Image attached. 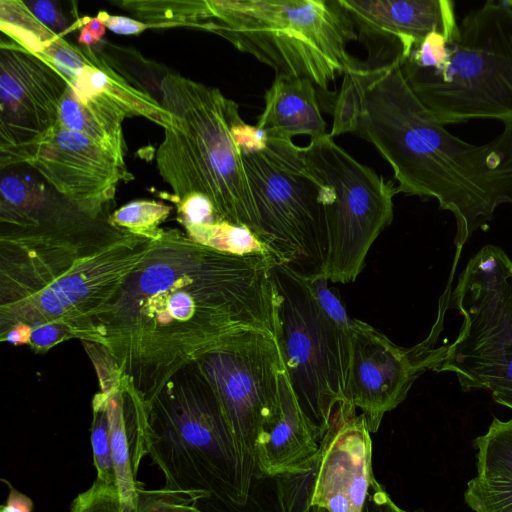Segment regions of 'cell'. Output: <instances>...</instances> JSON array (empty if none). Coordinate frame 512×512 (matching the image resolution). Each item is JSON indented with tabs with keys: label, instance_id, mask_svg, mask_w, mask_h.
I'll use <instances>...</instances> for the list:
<instances>
[{
	"label": "cell",
	"instance_id": "3957f363",
	"mask_svg": "<svg viewBox=\"0 0 512 512\" xmlns=\"http://www.w3.org/2000/svg\"><path fill=\"white\" fill-rule=\"evenodd\" d=\"M390 164L398 193L435 199L456 222L455 258L496 209L512 206V125L485 144L450 133L394 64L365 94L356 132Z\"/></svg>",
	"mask_w": 512,
	"mask_h": 512
},
{
	"label": "cell",
	"instance_id": "cb8c5ba5",
	"mask_svg": "<svg viewBox=\"0 0 512 512\" xmlns=\"http://www.w3.org/2000/svg\"><path fill=\"white\" fill-rule=\"evenodd\" d=\"M477 476L512 481V419L494 418L485 434L474 440Z\"/></svg>",
	"mask_w": 512,
	"mask_h": 512
},
{
	"label": "cell",
	"instance_id": "f1b7e54d",
	"mask_svg": "<svg viewBox=\"0 0 512 512\" xmlns=\"http://www.w3.org/2000/svg\"><path fill=\"white\" fill-rule=\"evenodd\" d=\"M200 498L166 488H142L134 512H201L197 507Z\"/></svg>",
	"mask_w": 512,
	"mask_h": 512
},
{
	"label": "cell",
	"instance_id": "d6986e66",
	"mask_svg": "<svg viewBox=\"0 0 512 512\" xmlns=\"http://www.w3.org/2000/svg\"><path fill=\"white\" fill-rule=\"evenodd\" d=\"M279 391L280 416L255 454L259 475L270 478L305 465L318 453L322 439L301 410L286 370L279 375Z\"/></svg>",
	"mask_w": 512,
	"mask_h": 512
},
{
	"label": "cell",
	"instance_id": "484cf974",
	"mask_svg": "<svg viewBox=\"0 0 512 512\" xmlns=\"http://www.w3.org/2000/svg\"><path fill=\"white\" fill-rule=\"evenodd\" d=\"M171 207L155 200H135L112 211L110 219L116 226L132 233L156 239Z\"/></svg>",
	"mask_w": 512,
	"mask_h": 512
},
{
	"label": "cell",
	"instance_id": "ffe728a7",
	"mask_svg": "<svg viewBox=\"0 0 512 512\" xmlns=\"http://www.w3.org/2000/svg\"><path fill=\"white\" fill-rule=\"evenodd\" d=\"M265 107L256 126L268 139L292 142L296 135L316 139L327 134L315 85L309 79L276 75L264 95Z\"/></svg>",
	"mask_w": 512,
	"mask_h": 512
},
{
	"label": "cell",
	"instance_id": "8992f818",
	"mask_svg": "<svg viewBox=\"0 0 512 512\" xmlns=\"http://www.w3.org/2000/svg\"><path fill=\"white\" fill-rule=\"evenodd\" d=\"M188 27L221 36L277 75L306 78L325 91L337 76L364 65L348 53L358 35L340 0L191 1Z\"/></svg>",
	"mask_w": 512,
	"mask_h": 512
},
{
	"label": "cell",
	"instance_id": "2e32d148",
	"mask_svg": "<svg viewBox=\"0 0 512 512\" xmlns=\"http://www.w3.org/2000/svg\"><path fill=\"white\" fill-rule=\"evenodd\" d=\"M28 167L58 193L95 212L111 210L117 185L134 178L125 162L60 125Z\"/></svg>",
	"mask_w": 512,
	"mask_h": 512
},
{
	"label": "cell",
	"instance_id": "d590c367",
	"mask_svg": "<svg viewBox=\"0 0 512 512\" xmlns=\"http://www.w3.org/2000/svg\"><path fill=\"white\" fill-rule=\"evenodd\" d=\"M392 499L385 489L375 480L370 489L363 512H390ZM309 512H328L319 507H312Z\"/></svg>",
	"mask_w": 512,
	"mask_h": 512
},
{
	"label": "cell",
	"instance_id": "d4e9b609",
	"mask_svg": "<svg viewBox=\"0 0 512 512\" xmlns=\"http://www.w3.org/2000/svg\"><path fill=\"white\" fill-rule=\"evenodd\" d=\"M187 236L199 244L229 255L271 256L250 229L226 221L199 228Z\"/></svg>",
	"mask_w": 512,
	"mask_h": 512
},
{
	"label": "cell",
	"instance_id": "7a4b0ae2",
	"mask_svg": "<svg viewBox=\"0 0 512 512\" xmlns=\"http://www.w3.org/2000/svg\"><path fill=\"white\" fill-rule=\"evenodd\" d=\"M0 186V340L39 329L84 340L149 253L153 240L113 224L111 210L77 205L35 171L5 169Z\"/></svg>",
	"mask_w": 512,
	"mask_h": 512
},
{
	"label": "cell",
	"instance_id": "8fae6325",
	"mask_svg": "<svg viewBox=\"0 0 512 512\" xmlns=\"http://www.w3.org/2000/svg\"><path fill=\"white\" fill-rule=\"evenodd\" d=\"M301 155L322 189L328 234L324 276L351 283L364 268L370 247L393 220L397 186L358 162L329 133L311 139L301 147Z\"/></svg>",
	"mask_w": 512,
	"mask_h": 512
},
{
	"label": "cell",
	"instance_id": "d6a6232c",
	"mask_svg": "<svg viewBox=\"0 0 512 512\" xmlns=\"http://www.w3.org/2000/svg\"><path fill=\"white\" fill-rule=\"evenodd\" d=\"M232 133L242 155L260 152L267 147L266 133L257 126L245 123L242 119L235 123Z\"/></svg>",
	"mask_w": 512,
	"mask_h": 512
},
{
	"label": "cell",
	"instance_id": "9a60e30c",
	"mask_svg": "<svg viewBox=\"0 0 512 512\" xmlns=\"http://www.w3.org/2000/svg\"><path fill=\"white\" fill-rule=\"evenodd\" d=\"M356 411L348 401L333 411L316 456L311 508L363 512L375 478L371 433Z\"/></svg>",
	"mask_w": 512,
	"mask_h": 512
},
{
	"label": "cell",
	"instance_id": "ba28073f",
	"mask_svg": "<svg viewBox=\"0 0 512 512\" xmlns=\"http://www.w3.org/2000/svg\"><path fill=\"white\" fill-rule=\"evenodd\" d=\"M243 160L260 242L277 264L297 275L308 280L324 276L325 205L321 184L307 170L301 147L268 139L265 150L243 155Z\"/></svg>",
	"mask_w": 512,
	"mask_h": 512
},
{
	"label": "cell",
	"instance_id": "1f68e13d",
	"mask_svg": "<svg viewBox=\"0 0 512 512\" xmlns=\"http://www.w3.org/2000/svg\"><path fill=\"white\" fill-rule=\"evenodd\" d=\"M306 280L325 313L340 326L350 328L353 319L346 313L338 295L328 287V279L321 276Z\"/></svg>",
	"mask_w": 512,
	"mask_h": 512
},
{
	"label": "cell",
	"instance_id": "603a6c76",
	"mask_svg": "<svg viewBox=\"0 0 512 512\" xmlns=\"http://www.w3.org/2000/svg\"><path fill=\"white\" fill-rule=\"evenodd\" d=\"M395 63L377 67L364 64L344 73L332 108L333 124L329 133L332 138L347 132H356L366 92Z\"/></svg>",
	"mask_w": 512,
	"mask_h": 512
},
{
	"label": "cell",
	"instance_id": "5bb4252c",
	"mask_svg": "<svg viewBox=\"0 0 512 512\" xmlns=\"http://www.w3.org/2000/svg\"><path fill=\"white\" fill-rule=\"evenodd\" d=\"M67 87V79L54 67L8 37H1L2 170L28 166L34 160L60 125V107Z\"/></svg>",
	"mask_w": 512,
	"mask_h": 512
},
{
	"label": "cell",
	"instance_id": "f546056e",
	"mask_svg": "<svg viewBox=\"0 0 512 512\" xmlns=\"http://www.w3.org/2000/svg\"><path fill=\"white\" fill-rule=\"evenodd\" d=\"M69 512H125L115 485L99 480L72 501Z\"/></svg>",
	"mask_w": 512,
	"mask_h": 512
},
{
	"label": "cell",
	"instance_id": "e0dca14e",
	"mask_svg": "<svg viewBox=\"0 0 512 512\" xmlns=\"http://www.w3.org/2000/svg\"><path fill=\"white\" fill-rule=\"evenodd\" d=\"M367 47L384 41L389 64L400 62L433 32L451 40L458 22L449 0H340Z\"/></svg>",
	"mask_w": 512,
	"mask_h": 512
},
{
	"label": "cell",
	"instance_id": "4fadbf2b",
	"mask_svg": "<svg viewBox=\"0 0 512 512\" xmlns=\"http://www.w3.org/2000/svg\"><path fill=\"white\" fill-rule=\"evenodd\" d=\"M451 282L440 298L430 333L412 347L398 346L369 324L353 319L345 398L360 410L370 433H376L384 415L405 400L417 378L428 370L438 372L446 359L449 344H436L451 300Z\"/></svg>",
	"mask_w": 512,
	"mask_h": 512
},
{
	"label": "cell",
	"instance_id": "e575fe53",
	"mask_svg": "<svg viewBox=\"0 0 512 512\" xmlns=\"http://www.w3.org/2000/svg\"><path fill=\"white\" fill-rule=\"evenodd\" d=\"M27 6L43 24L55 32H57L56 28L66 26L64 17L61 15L60 10L56 8V4L54 2L40 0L29 3Z\"/></svg>",
	"mask_w": 512,
	"mask_h": 512
},
{
	"label": "cell",
	"instance_id": "7402d4cb",
	"mask_svg": "<svg viewBox=\"0 0 512 512\" xmlns=\"http://www.w3.org/2000/svg\"><path fill=\"white\" fill-rule=\"evenodd\" d=\"M91 62L83 72L68 85L73 90L101 93L115 101L128 117L141 116L163 127L170 123V115L160 101L146 90L133 86L117 73L90 46Z\"/></svg>",
	"mask_w": 512,
	"mask_h": 512
},
{
	"label": "cell",
	"instance_id": "277c9868",
	"mask_svg": "<svg viewBox=\"0 0 512 512\" xmlns=\"http://www.w3.org/2000/svg\"><path fill=\"white\" fill-rule=\"evenodd\" d=\"M146 449L164 488L199 497L201 512L246 505L260 476L197 362L178 371L149 405Z\"/></svg>",
	"mask_w": 512,
	"mask_h": 512
},
{
	"label": "cell",
	"instance_id": "7c38bea8",
	"mask_svg": "<svg viewBox=\"0 0 512 512\" xmlns=\"http://www.w3.org/2000/svg\"><path fill=\"white\" fill-rule=\"evenodd\" d=\"M197 363L236 439L255 460L258 445L281 411L279 375L285 366L276 336L261 330L243 331Z\"/></svg>",
	"mask_w": 512,
	"mask_h": 512
},
{
	"label": "cell",
	"instance_id": "9c48e42d",
	"mask_svg": "<svg viewBox=\"0 0 512 512\" xmlns=\"http://www.w3.org/2000/svg\"><path fill=\"white\" fill-rule=\"evenodd\" d=\"M451 300L464 321L438 372H452L463 390H488L512 409V260L500 247L484 246Z\"/></svg>",
	"mask_w": 512,
	"mask_h": 512
},
{
	"label": "cell",
	"instance_id": "f35d334b",
	"mask_svg": "<svg viewBox=\"0 0 512 512\" xmlns=\"http://www.w3.org/2000/svg\"><path fill=\"white\" fill-rule=\"evenodd\" d=\"M504 1H505V3H506L508 6L512 7V0H504Z\"/></svg>",
	"mask_w": 512,
	"mask_h": 512
},
{
	"label": "cell",
	"instance_id": "836d02e7",
	"mask_svg": "<svg viewBox=\"0 0 512 512\" xmlns=\"http://www.w3.org/2000/svg\"><path fill=\"white\" fill-rule=\"evenodd\" d=\"M96 18L101 21L107 29L122 35L139 34L150 28L149 25L142 21H138L129 17L110 15L105 11H100Z\"/></svg>",
	"mask_w": 512,
	"mask_h": 512
},
{
	"label": "cell",
	"instance_id": "4316f807",
	"mask_svg": "<svg viewBox=\"0 0 512 512\" xmlns=\"http://www.w3.org/2000/svg\"><path fill=\"white\" fill-rule=\"evenodd\" d=\"M91 444L96 479L116 486L110 446L109 417L105 397L101 391L92 400Z\"/></svg>",
	"mask_w": 512,
	"mask_h": 512
},
{
	"label": "cell",
	"instance_id": "ac0fdd59",
	"mask_svg": "<svg viewBox=\"0 0 512 512\" xmlns=\"http://www.w3.org/2000/svg\"><path fill=\"white\" fill-rule=\"evenodd\" d=\"M99 385L108 409L116 487L124 511L134 512L139 492L144 488L137 474L142 459L147 456L149 405L121 374Z\"/></svg>",
	"mask_w": 512,
	"mask_h": 512
},
{
	"label": "cell",
	"instance_id": "8d00e7d4",
	"mask_svg": "<svg viewBox=\"0 0 512 512\" xmlns=\"http://www.w3.org/2000/svg\"><path fill=\"white\" fill-rule=\"evenodd\" d=\"M2 481L9 487V493L6 503L0 508V512H31L33 508L32 500L15 489L7 480L2 479Z\"/></svg>",
	"mask_w": 512,
	"mask_h": 512
},
{
	"label": "cell",
	"instance_id": "4dcf8cb0",
	"mask_svg": "<svg viewBox=\"0 0 512 512\" xmlns=\"http://www.w3.org/2000/svg\"><path fill=\"white\" fill-rule=\"evenodd\" d=\"M449 40L438 32L426 36L404 60L418 68L441 69L449 58Z\"/></svg>",
	"mask_w": 512,
	"mask_h": 512
},
{
	"label": "cell",
	"instance_id": "5b68a950",
	"mask_svg": "<svg viewBox=\"0 0 512 512\" xmlns=\"http://www.w3.org/2000/svg\"><path fill=\"white\" fill-rule=\"evenodd\" d=\"M159 91L170 115L156 151L158 172L173 192L167 197L172 202L204 196L218 222L247 227L258 238L243 155L232 133L242 119L238 104L218 88L171 72L161 79Z\"/></svg>",
	"mask_w": 512,
	"mask_h": 512
},
{
	"label": "cell",
	"instance_id": "30bf717a",
	"mask_svg": "<svg viewBox=\"0 0 512 512\" xmlns=\"http://www.w3.org/2000/svg\"><path fill=\"white\" fill-rule=\"evenodd\" d=\"M271 274L285 370L301 410L323 437L334 409L346 401L350 328L325 313L305 278L280 264Z\"/></svg>",
	"mask_w": 512,
	"mask_h": 512
},
{
	"label": "cell",
	"instance_id": "83f0119b",
	"mask_svg": "<svg viewBox=\"0 0 512 512\" xmlns=\"http://www.w3.org/2000/svg\"><path fill=\"white\" fill-rule=\"evenodd\" d=\"M464 499L474 512H512V481L475 476L467 483Z\"/></svg>",
	"mask_w": 512,
	"mask_h": 512
},
{
	"label": "cell",
	"instance_id": "74e56055",
	"mask_svg": "<svg viewBox=\"0 0 512 512\" xmlns=\"http://www.w3.org/2000/svg\"><path fill=\"white\" fill-rule=\"evenodd\" d=\"M81 27L87 29L96 39L100 41L105 34L106 27L96 17H84L81 19Z\"/></svg>",
	"mask_w": 512,
	"mask_h": 512
},
{
	"label": "cell",
	"instance_id": "52a82bcc",
	"mask_svg": "<svg viewBox=\"0 0 512 512\" xmlns=\"http://www.w3.org/2000/svg\"><path fill=\"white\" fill-rule=\"evenodd\" d=\"M438 70L406 61L402 74L442 125L476 119L512 125V7L487 1L458 23Z\"/></svg>",
	"mask_w": 512,
	"mask_h": 512
},
{
	"label": "cell",
	"instance_id": "6da1fadb",
	"mask_svg": "<svg viewBox=\"0 0 512 512\" xmlns=\"http://www.w3.org/2000/svg\"><path fill=\"white\" fill-rule=\"evenodd\" d=\"M268 255H229L163 229L82 342L102 347L150 405L185 366L234 335L276 336L278 293Z\"/></svg>",
	"mask_w": 512,
	"mask_h": 512
},
{
	"label": "cell",
	"instance_id": "44dd1931",
	"mask_svg": "<svg viewBox=\"0 0 512 512\" xmlns=\"http://www.w3.org/2000/svg\"><path fill=\"white\" fill-rule=\"evenodd\" d=\"M125 111L101 93L78 92L67 87L60 107V126L79 132L124 161Z\"/></svg>",
	"mask_w": 512,
	"mask_h": 512
}]
</instances>
